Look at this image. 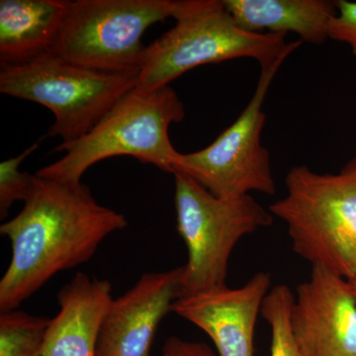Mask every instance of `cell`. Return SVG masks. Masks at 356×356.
I'll return each mask as SVG.
<instances>
[{"instance_id": "ba28073f", "label": "cell", "mask_w": 356, "mask_h": 356, "mask_svg": "<svg viewBox=\"0 0 356 356\" xmlns=\"http://www.w3.org/2000/svg\"><path fill=\"white\" fill-rule=\"evenodd\" d=\"M283 63L261 69L254 95L240 116L209 146L194 153H180L172 175L191 177L218 197H242L250 192L276 193L270 154L261 143L266 118L262 106Z\"/></svg>"}, {"instance_id": "2e32d148", "label": "cell", "mask_w": 356, "mask_h": 356, "mask_svg": "<svg viewBox=\"0 0 356 356\" xmlns=\"http://www.w3.org/2000/svg\"><path fill=\"white\" fill-rule=\"evenodd\" d=\"M294 293L285 284L269 290L261 307V316L270 327L269 356H301L295 343L291 327Z\"/></svg>"}, {"instance_id": "5b68a950", "label": "cell", "mask_w": 356, "mask_h": 356, "mask_svg": "<svg viewBox=\"0 0 356 356\" xmlns=\"http://www.w3.org/2000/svg\"><path fill=\"white\" fill-rule=\"evenodd\" d=\"M173 177L177 232L187 250L180 297L228 286L234 248L245 236L271 226L273 215L252 196L218 197L187 175Z\"/></svg>"}, {"instance_id": "9a60e30c", "label": "cell", "mask_w": 356, "mask_h": 356, "mask_svg": "<svg viewBox=\"0 0 356 356\" xmlns=\"http://www.w3.org/2000/svg\"><path fill=\"white\" fill-rule=\"evenodd\" d=\"M49 320L25 312L0 314V356H43L42 346Z\"/></svg>"}, {"instance_id": "277c9868", "label": "cell", "mask_w": 356, "mask_h": 356, "mask_svg": "<svg viewBox=\"0 0 356 356\" xmlns=\"http://www.w3.org/2000/svg\"><path fill=\"white\" fill-rule=\"evenodd\" d=\"M286 194L269 206L286 224L295 254L351 280L356 276V156L337 173L307 165L287 173Z\"/></svg>"}, {"instance_id": "9c48e42d", "label": "cell", "mask_w": 356, "mask_h": 356, "mask_svg": "<svg viewBox=\"0 0 356 356\" xmlns=\"http://www.w3.org/2000/svg\"><path fill=\"white\" fill-rule=\"evenodd\" d=\"M291 327L301 356H356V296L350 280L312 267L294 294Z\"/></svg>"}, {"instance_id": "ffe728a7", "label": "cell", "mask_w": 356, "mask_h": 356, "mask_svg": "<svg viewBox=\"0 0 356 356\" xmlns=\"http://www.w3.org/2000/svg\"><path fill=\"white\" fill-rule=\"evenodd\" d=\"M351 287H353V292H355V296H356V276L355 278H353V280H350Z\"/></svg>"}, {"instance_id": "30bf717a", "label": "cell", "mask_w": 356, "mask_h": 356, "mask_svg": "<svg viewBox=\"0 0 356 356\" xmlns=\"http://www.w3.org/2000/svg\"><path fill=\"white\" fill-rule=\"evenodd\" d=\"M270 289V275L261 271L238 288L180 297L172 312L205 332L218 356H254L255 325Z\"/></svg>"}, {"instance_id": "3957f363", "label": "cell", "mask_w": 356, "mask_h": 356, "mask_svg": "<svg viewBox=\"0 0 356 356\" xmlns=\"http://www.w3.org/2000/svg\"><path fill=\"white\" fill-rule=\"evenodd\" d=\"M185 117L184 102L170 86L142 90L135 88L81 139L60 144L65 154L37 172L40 177L81 182L89 168L103 159L129 156L173 173L179 152L170 138L172 124Z\"/></svg>"}, {"instance_id": "5bb4252c", "label": "cell", "mask_w": 356, "mask_h": 356, "mask_svg": "<svg viewBox=\"0 0 356 356\" xmlns=\"http://www.w3.org/2000/svg\"><path fill=\"white\" fill-rule=\"evenodd\" d=\"M67 0H1L0 65H20L50 53Z\"/></svg>"}, {"instance_id": "4fadbf2b", "label": "cell", "mask_w": 356, "mask_h": 356, "mask_svg": "<svg viewBox=\"0 0 356 356\" xmlns=\"http://www.w3.org/2000/svg\"><path fill=\"white\" fill-rule=\"evenodd\" d=\"M236 24L252 33L286 35L294 33L302 42L324 44L337 13L331 0H224Z\"/></svg>"}, {"instance_id": "8992f818", "label": "cell", "mask_w": 356, "mask_h": 356, "mask_svg": "<svg viewBox=\"0 0 356 356\" xmlns=\"http://www.w3.org/2000/svg\"><path fill=\"white\" fill-rule=\"evenodd\" d=\"M137 81L135 74L88 69L51 53L20 65H0V92L50 110L55 123L46 137H60V144L83 137Z\"/></svg>"}, {"instance_id": "7c38bea8", "label": "cell", "mask_w": 356, "mask_h": 356, "mask_svg": "<svg viewBox=\"0 0 356 356\" xmlns=\"http://www.w3.org/2000/svg\"><path fill=\"white\" fill-rule=\"evenodd\" d=\"M111 283L79 273L58 293V312L44 331L43 356H97Z\"/></svg>"}, {"instance_id": "6da1fadb", "label": "cell", "mask_w": 356, "mask_h": 356, "mask_svg": "<svg viewBox=\"0 0 356 356\" xmlns=\"http://www.w3.org/2000/svg\"><path fill=\"white\" fill-rule=\"evenodd\" d=\"M83 182L40 177L19 214L0 226L13 248L0 280V310H16L60 271L88 261L103 241L127 227Z\"/></svg>"}, {"instance_id": "d6986e66", "label": "cell", "mask_w": 356, "mask_h": 356, "mask_svg": "<svg viewBox=\"0 0 356 356\" xmlns=\"http://www.w3.org/2000/svg\"><path fill=\"white\" fill-rule=\"evenodd\" d=\"M161 356H218L208 344L185 341L177 337L166 339Z\"/></svg>"}, {"instance_id": "8fae6325", "label": "cell", "mask_w": 356, "mask_h": 356, "mask_svg": "<svg viewBox=\"0 0 356 356\" xmlns=\"http://www.w3.org/2000/svg\"><path fill=\"white\" fill-rule=\"evenodd\" d=\"M184 266L147 273L113 299L103 322L97 356H151L159 324L180 297Z\"/></svg>"}, {"instance_id": "52a82bcc", "label": "cell", "mask_w": 356, "mask_h": 356, "mask_svg": "<svg viewBox=\"0 0 356 356\" xmlns=\"http://www.w3.org/2000/svg\"><path fill=\"white\" fill-rule=\"evenodd\" d=\"M179 0H67L50 53L102 72L139 76L145 32L175 18Z\"/></svg>"}, {"instance_id": "7a4b0ae2", "label": "cell", "mask_w": 356, "mask_h": 356, "mask_svg": "<svg viewBox=\"0 0 356 356\" xmlns=\"http://www.w3.org/2000/svg\"><path fill=\"white\" fill-rule=\"evenodd\" d=\"M173 19V28L147 46L136 88H165L201 65L236 58H252L261 69L273 67L303 43H287L285 35L245 31L224 0H179Z\"/></svg>"}, {"instance_id": "ac0fdd59", "label": "cell", "mask_w": 356, "mask_h": 356, "mask_svg": "<svg viewBox=\"0 0 356 356\" xmlns=\"http://www.w3.org/2000/svg\"><path fill=\"white\" fill-rule=\"evenodd\" d=\"M336 2L337 13L330 26V39L348 44L356 58V2Z\"/></svg>"}, {"instance_id": "e0dca14e", "label": "cell", "mask_w": 356, "mask_h": 356, "mask_svg": "<svg viewBox=\"0 0 356 356\" xmlns=\"http://www.w3.org/2000/svg\"><path fill=\"white\" fill-rule=\"evenodd\" d=\"M27 147L23 153L0 163V217L6 219L11 206L16 201L25 202L31 193L36 175L27 172H21L20 165L30 154L34 153L44 139Z\"/></svg>"}]
</instances>
